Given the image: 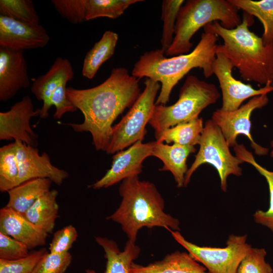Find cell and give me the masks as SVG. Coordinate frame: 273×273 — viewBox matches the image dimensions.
<instances>
[{"label":"cell","instance_id":"cb8c5ba5","mask_svg":"<svg viewBox=\"0 0 273 273\" xmlns=\"http://www.w3.org/2000/svg\"><path fill=\"white\" fill-rule=\"evenodd\" d=\"M118 40L117 33L106 30L101 39L86 53L83 62L82 75L93 79L102 65L114 54Z\"/></svg>","mask_w":273,"mask_h":273},{"label":"cell","instance_id":"ac0fdd59","mask_svg":"<svg viewBox=\"0 0 273 273\" xmlns=\"http://www.w3.org/2000/svg\"><path fill=\"white\" fill-rule=\"evenodd\" d=\"M0 233L22 242L29 249L44 245L48 237L23 215L6 206L0 209Z\"/></svg>","mask_w":273,"mask_h":273},{"label":"cell","instance_id":"484cf974","mask_svg":"<svg viewBox=\"0 0 273 273\" xmlns=\"http://www.w3.org/2000/svg\"><path fill=\"white\" fill-rule=\"evenodd\" d=\"M239 10L256 17L261 23L265 44L273 42V0H230Z\"/></svg>","mask_w":273,"mask_h":273},{"label":"cell","instance_id":"f35d334b","mask_svg":"<svg viewBox=\"0 0 273 273\" xmlns=\"http://www.w3.org/2000/svg\"><path fill=\"white\" fill-rule=\"evenodd\" d=\"M270 145L271 147H273V140L270 142ZM270 156L271 157H273V149L271 151Z\"/></svg>","mask_w":273,"mask_h":273},{"label":"cell","instance_id":"4316f807","mask_svg":"<svg viewBox=\"0 0 273 273\" xmlns=\"http://www.w3.org/2000/svg\"><path fill=\"white\" fill-rule=\"evenodd\" d=\"M203 128L202 118L198 117L166 129L157 141L195 146L199 145Z\"/></svg>","mask_w":273,"mask_h":273},{"label":"cell","instance_id":"4dcf8cb0","mask_svg":"<svg viewBox=\"0 0 273 273\" xmlns=\"http://www.w3.org/2000/svg\"><path fill=\"white\" fill-rule=\"evenodd\" d=\"M184 0H164L162 3L163 30L161 44L162 49L165 52L171 46L174 35L175 26L180 8L184 3Z\"/></svg>","mask_w":273,"mask_h":273},{"label":"cell","instance_id":"6da1fadb","mask_svg":"<svg viewBox=\"0 0 273 273\" xmlns=\"http://www.w3.org/2000/svg\"><path fill=\"white\" fill-rule=\"evenodd\" d=\"M138 78L123 67L114 68L100 84L86 89L67 87L69 100L84 116L81 123H63L77 132L90 133L95 149L106 151L112 124L141 94Z\"/></svg>","mask_w":273,"mask_h":273},{"label":"cell","instance_id":"e575fe53","mask_svg":"<svg viewBox=\"0 0 273 273\" xmlns=\"http://www.w3.org/2000/svg\"><path fill=\"white\" fill-rule=\"evenodd\" d=\"M72 255L47 252L40 259L31 273H64L72 261Z\"/></svg>","mask_w":273,"mask_h":273},{"label":"cell","instance_id":"e0dca14e","mask_svg":"<svg viewBox=\"0 0 273 273\" xmlns=\"http://www.w3.org/2000/svg\"><path fill=\"white\" fill-rule=\"evenodd\" d=\"M74 75L70 61L58 57L46 74L34 80L31 90L38 101L42 102L41 108L38 109L40 118L49 116V111L52 107L51 99L59 84L64 80L71 81Z\"/></svg>","mask_w":273,"mask_h":273},{"label":"cell","instance_id":"277c9868","mask_svg":"<svg viewBox=\"0 0 273 273\" xmlns=\"http://www.w3.org/2000/svg\"><path fill=\"white\" fill-rule=\"evenodd\" d=\"M119 193V206L107 219L120 224L128 240L135 243L138 232L144 227L180 230L179 220L164 212V200L153 183L138 176L130 177L122 181Z\"/></svg>","mask_w":273,"mask_h":273},{"label":"cell","instance_id":"7c38bea8","mask_svg":"<svg viewBox=\"0 0 273 273\" xmlns=\"http://www.w3.org/2000/svg\"><path fill=\"white\" fill-rule=\"evenodd\" d=\"M154 142L139 141L125 150L116 153L112 157L111 168L99 180L89 185L94 190L107 188L123 179L138 176L142 172L143 163L152 156Z\"/></svg>","mask_w":273,"mask_h":273},{"label":"cell","instance_id":"ffe728a7","mask_svg":"<svg viewBox=\"0 0 273 273\" xmlns=\"http://www.w3.org/2000/svg\"><path fill=\"white\" fill-rule=\"evenodd\" d=\"M130 273H210L190 253L175 251L161 260L143 266L132 263Z\"/></svg>","mask_w":273,"mask_h":273},{"label":"cell","instance_id":"83f0119b","mask_svg":"<svg viewBox=\"0 0 273 273\" xmlns=\"http://www.w3.org/2000/svg\"><path fill=\"white\" fill-rule=\"evenodd\" d=\"M19 167L15 142L0 148V191L4 193L17 186Z\"/></svg>","mask_w":273,"mask_h":273},{"label":"cell","instance_id":"8d00e7d4","mask_svg":"<svg viewBox=\"0 0 273 273\" xmlns=\"http://www.w3.org/2000/svg\"><path fill=\"white\" fill-rule=\"evenodd\" d=\"M29 249L24 244L0 233V259L16 260L27 256Z\"/></svg>","mask_w":273,"mask_h":273},{"label":"cell","instance_id":"9a60e30c","mask_svg":"<svg viewBox=\"0 0 273 273\" xmlns=\"http://www.w3.org/2000/svg\"><path fill=\"white\" fill-rule=\"evenodd\" d=\"M50 39L40 24H29L0 15V47L24 51L43 48Z\"/></svg>","mask_w":273,"mask_h":273},{"label":"cell","instance_id":"30bf717a","mask_svg":"<svg viewBox=\"0 0 273 273\" xmlns=\"http://www.w3.org/2000/svg\"><path fill=\"white\" fill-rule=\"evenodd\" d=\"M267 94L254 97L238 109L224 111L220 108L213 112L211 120L220 128L230 147H234L238 143L237 138L239 134L246 136L251 143L254 153L259 156L266 155L268 149L257 144L251 133V116L253 111L261 109L268 103Z\"/></svg>","mask_w":273,"mask_h":273},{"label":"cell","instance_id":"5bb4252c","mask_svg":"<svg viewBox=\"0 0 273 273\" xmlns=\"http://www.w3.org/2000/svg\"><path fill=\"white\" fill-rule=\"evenodd\" d=\"M39 116L34 110L32 101L28 96L16 102L10 109L0 112V140L20 141L34 147L37 145V135L30 126L31 119Z\"/></svg>","mask_w":273,"mask_h":273},{"label":"cell","instance_id":"d4e9b609","mask_svg":"<svg viewBox=\"0 0 273 273\" xmlns=\"http://www.w3.org/2000/svg\"><path fill=\"white\" fill-rule=\"evenodd\" d=\"M236 156L244 162L252 165L264 178L268 184L269 192V206L267 211L257 210L253 214L257 223L268 228L273 234V171H269L258 164L252 153L243 144H237L234 148Z\"/></svg>","mask_w":273,"mask_h":273},{"label":"cell","instance_id":"74e56055","mask_svg":"<svg viewBox=\"0 0 273 273\" xmlns=\"http://www.w3.org/2000/svg\"><path fill=\"white\" fill-rule=\"evenodd\" d=\"M68 81L61 82L53 93L51 103L54 106L56 111L53 115L55 118L59 119L67 112H75L77 109L68 99L66 93V84Z\"/></svg>","mask_w":273,"mask_h":273},{"label":"cell","instance_id":"52a82bcc","mask_svg":"<svg viewBox=\"0 0 273 273\" xmlns=\"http://www.w3.org/2000/svg\"><path fill=\"white\" fill-rule=\"evenodd\" d=\"M199 145V151L186 175L184 187L189 183L191 176L198 168L205 163L212 165L217 170L221 190L227 191V179L231 175L239 176L242 174L240 165L244 163L230 150V146L219 127L210 119L204 126Z\"/></svg>","mask_w":273,"mask_h":273},{"label":"cell","instance_id":"4fadbf2b","mask_svg":"<svg viewBox=\"0 0 273 273\" xmlns=\"http://www.w3.org/2000/svg\"><path fill=\"white\" fill-rule=\"evenodd\" d=\"M19 167L17 186L36 178H48L58 186L69 177L66 171L52 164L46 152L39 154L38 149L21 141H15Z\"/></svg>","mask_w":273,"mask_h":273},{"label":"cell","instance_id":"2e32d148","mask_svg":"<svg viewBox=\"0 0 273 273\" xmlns=\"http://www.w3.org/2000/svg\"><path fill=\"white\" fill-rule=\"evenodd\" d=\"M23 51L0 47V101L14 97L22 88L29 86L27 62Z\"/></svg>","mask_w":273,"mask_h":273},{"label":"cell","instance_id":"8fae6325","mask_svg":"<svg viewBox=\"0 0 273 273\" xmlns=\"http://www.w3.org/2000/svg\"><path fill=\"white\" fill-rule=\"evenodd\" d=\"M234 66L222 53H216L213 63L212 72L218 80L222 93V106L224 111H233L239 108L246 100L273 92V85H266L255 89L236 79L232 74Z\"/></svg>","mask_w":273,"mask_h":273},{"label":"cell","instance_id":"3957f363","mask_svg":"<svg viewBox=\"0 0 273 273\" xmlns=\"http://www.w3.org/2000/svg\"><path fill=\"white\" fill-rule=\"evenodd\" d=\"M246 13L241 23L233 29L223 27L218 21L207 24V28L223 41L216 53L223 54L237 68L241 78L261 85H273V42L265 44L261 37L251 31L253 23Z\"/></svg>","mask_w":273,"mask_h":273},{"label":"cell","instance_id":"d6986e66","mask_svg":"<svg viewBox=\"0 0 273 273\" xmlns=\"http://www.w3.org/2000/svg\"><path fill=\"white\" fill-rule=\"evenodd\" d=\"M195 146L173 144H164L158 141L154 142L152 156L160 159L163 167L160 171H169L173 176L177 187L184 186L185 175L188 170L187 160L191 153H195Z\"/></svg>","mask_w":273,"mask_h":273},{"label":"cell","instance_id":"5b68a950","mask_svg":"<svg viewBox=\"0 0 273 273\" xmlns=\"http://www.w3.org/2000/svg\"><path fill=\"white\" fill-rule=\"evenodd\" d=\"M239 9L230 0H189L178 11L172 42L165 56L187 54L193 44L191 39L201 27L218 21L226 29H233L242 20Z\"/></svg>","mask_w":273,"mask_h":273},{"label":"cell","instance_id":"9c48e42d","mask_svg":"<svg viewBox=\"0 0 273 273\" xmlns=\"http://www.w3.org/2000/svg\"><path fill=\"white\" fill-rule=\"evenodd\" d=\"M173 239L210 273H237L238 266L251 249L247 236L229 235L224 247L200 246L187 241L177 231L167 229Z\"/></svg>","mask_w":273,"mask_h":273},{"label":"cell","instance_id":"44dd1931","mask_svg":"<svg viewBox=\"0 0 273 273\" xmlns=\"http://www.w3.org/2000/svg\"><path fill=\"white\" fill-rule=\"evenodd\" d=\"M96 242L104 249L107 259L105 273H130L133 260L140 255V248L135 243L128 240L122 251L117 244L112 240L101 237H96ZM87 273H96L93 270H87Z\"/></svg>","mask_w":273,"mask_h":273},{"label":"cell","instance_id":"8992f818","mask_svg":"<svg viewBox=\"0 0 273 273\" xmlns=\"http://www.w3.org/2000/svg\"><path fill=\"white\" fill-rule=\"evenodd\" d=\"M220 97L214 84L188 75L174 104L154 106L149 123L154 129L156 141L166 129L199 117L202 110L215 104Z\"/></svg>","mask_w":273,"mask_h":273},{"label":"cell","instance_id":"1f68e13d","mask_svg":"<svg viewBox=\"0 0 273 273\" xmlns=\"http://www.w3.org/2000/svg\"><path fill=\"white\" fill-rule=\"evenodd\" d=\"M264 248L252 247L241 261L237 273H272L271 265L265 260Z\"/></svg>","mask_w":273,"mask_h":273},{"label":"cell","instance_id":"f546056e","mask_svg":"<svg viewBox=\"0 0 273 273\" xmlns=\"http://www.w3.org/2000/svg\"><path fill=\"white\" fill-rule=\"evenodd\" d=\"M0 15L29 24H40L31 0H1Z\"/></svg>","mask_w":273,"mask_h":273},{"label":"cell","instance_id":"836d02e7","mask_svg":"<svg viewBox=\"0 0 273 273\" xmlns=\"http://www.w3.org/2000/svg\"><path fill=\"white\" fill-rule=\"evenodd\" d=\"M47 252L45 248H41L22 258L12 260L0 259V273H31Z\"/></svg>","mask_w":273,"mask_h":273},{"label":"cell","instance_id":"7a4b0ae2","mask_svg":"<svg viewBox=\"0 0 273 273\" xmlns=\"http://www.w3.org/2000/svg\"><path fill=\"white\" fill-rule=\"evenodd\" d=\"M200 39L191 52L166 58L162 49L145 52L134 64L131 74L161 83L160 91L155 105H165L172 90L192 69H202L206 78L211 76L215 59L217 35L205 27Z\"/></svg>","mask_w":273,"mask_h":273},{"label":"cell","instance_id":"603a6c76","mask_svg":"<svg viewBox=\"0 0 273 273\" xmlns=\"http://www.w3.org/2000/svg\"><path fill=\"white\" fill-rule=\"evenodd\" d=\"M58 191L51 190L40 197L23 216L46 233H52L58 217Z\"/></svg>","mask_w":273,"mask_h":273},{"label":"cell","instance_id":"7402d4cb","mask_svg":"<svg viewBox=\"0 0 273 273\" xmlns=\"http://www.w3.org/2000/svg\"><path fill=\"white\" fill-rule=\"evenodd\" d=\"M52 181L48 178H36L25 181L9 190L6 206L24 215L42 196L50 191Z\"/></svg>","mask_w":273,"mask_h":273},{"label":"cell","instance_id":"ba28073f","mask_svg":"<svg viewBox=\"0 0 273 273\" xmlns=\"http://www.w3.org/2000/svg\"><path fill=\"white\" fill-rule=\"evenodd\" d=\"M145 88L121 120L112 128L109 145L106 150L113 154L144 139L146 126L151 118L160 83L146 78Z\"/></svg>","mask_w":273,"mask_h":273},{"label":"cell","instance_id":"d6a6232c","mask_svg":"<svg viewBox=\"0 0 273 273\" xmlns=\"http://www.w3.org/2000/svg\"><path fill=\"white\" fill-rule=\"evenodd\" d=\"M57 12L73 24L85 20L87 0H52Z\"/></svg>","mask_w":273,"mask_h":273},{"label":"cell","instance_id":"d590c367","mask_svg":"<svg viewBox=\"0 0 273 273\" xmlns=\"http://www.w3.org/2000/svg\"><path fill=\"white\" fill-rule=\"evenodd\" d=\"M77 237L76 229L71 224L57 231L50 243L49 249L50 252L61 254L68 252Z\"/></svg>","mask_w":273,"mask_h":273},{"label":"cell","instance_id":"f1b7e54d","mask_svg":"<svg viewBox=\"0 0 273 273\" xmlns=\"http://www.w3.org/2000/svg\"><path fill=\"white\" fill-rule=\"evenodd\" d=\"M143 0H87L85 20L100 17L116 19L131 5Z\"/></svg>","mask_w":273,"mask_h":273}]
</instances>
